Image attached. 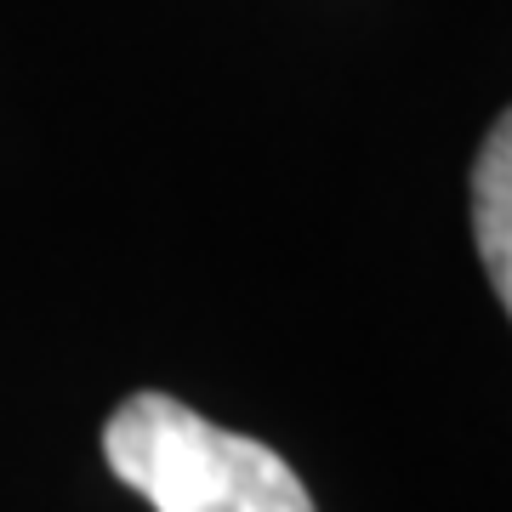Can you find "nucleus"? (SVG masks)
<instances>
[{"label": "nucleus", "mask_w": 512, "mask_h": 512, "mask_svg": "<svg viewBox=\"0 0 512 512\" xmlns=\"http://www.w3.org/2000/svg\"><path fill=\"white\" fill-rule=\"evenodd\" d=\"M114 478L154 512H313L308 484L262 439L228 433L171 393H137L103 427Z\"/></svg>", "instance_id": "obj_1"}, {"label": "nucleus", "mask_w": 512, "mask_h": 512, "mask_svg": "<svg viewBox=\"0 0 512 512\" xmlns=\"http://www.w3.org/2000/svg\"><path fill=\"white\" fill-rule=\"evenodd\" d=\"M473 228H478V256L490 268L495 302L512 308V131L507 114L484 137V154L473 165Z\"/></svg>", "instance_id": "obj_2"}]
</instances>
